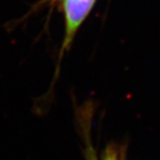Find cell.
<instances>
[{
  "instance_id": "cell-1",
  "label": "cell",
  "mask_w": 160,
  "mask_h": 160,
  "mask_svg": "<svg viewBox=\"0 0 160 160\" xmlns=\"http://www.w3.org/2000/svg\"><path fill=\"white\" fill-rule=\"evenodd\" d=\"M60 1L64 16V37L58 62L69 49L75 36L91 12L96 0H56Z\"/></svg>"
},
{
  "instance_id": "cell-2",
  "label": "cell",
  "mask_w": 160,
  "mask_h": 160,
  "mask_svg": "<svg viewBox=\"0 0 160 160\" xmlns=\"http://www.w3.org/2000/svg\"><path fill=\"white\" fill-rule=\"evenodd\" d=\"M102 160H123L121 158L119 154L116 152V150L113 149H108L106 153L104 154Z\"/></svg>"
},
{
  "instance_id": "cell-3",
  "label": "cell",
  "mask_w": 160,
  "mask_h": 160,
  "mask_svg": "<svg viewBox=\"0 0 160 160\" xmlns=\"http://www.w3.org/2000/svg\"><path fill=\"white\" fill-rule=\"evenodd\" d=\"M56 2V0H41V2H40L39 4H38V6H42V5H46V4H48V5H53L54 3Z\"/></svg>"
}]
</instances>
